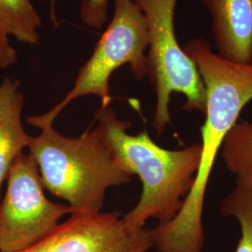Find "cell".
Here are the masks:
<instances>
[{
  "instance_id": "obj_6",
  "label": "cell",
  "mask_w": 252,
  "mask_h": 252,
  "mask_svg": "<svg viewBox=\"0 0 252 252\" xmlns=\"http://www.w3.org/2000/svg\"><path fill=\"white\" fill-rule=\"evenodd\" d=\"M6 195L0 205V252H17L54 232L69 206L46 198L38 166L30 154L21 153L8 175Z\"/></svg>"
},
{
  "instance_id": "obj_14",
  "label": "cell",
  "mask_w": 252,
  "mask_h": 252,
  "mask_svg": "<svg viewBox=\"0 0 252 252\" xmlns=\"http://www.w3.org/2000/svg\"><path fill=\"white\" fill-rule=\"evenodd\" d=\"M8 34L0 28V68H6L17 62V53L10 45Z\"/></svg>"
},
{
  "instance_id": "obj_8",
  "label": "cell",
  "mask_w": 252,
  "mask_h": 252,
  "mask_svg": "<svg viewBox=\"0 0 252 252\" xmlns=\"http://www.w3.org/2000/svg\"><path fill=\"white\" fill-rule=\"evenodd\" d=\"M210 14L220 56L252 63V0H200Z\"/></svg>"
},
{
  "instance_id": "obj_9",
  "label": "cell",
  "mask_w": 252,
  "mask_h": 252,
  "mask_svg": "<svg viewBox=\"0 0 252 252\" xmlns=\"http://www.w3.org/2000/svg\"><path fill=\"white\" fill-rule=\"evenodd\" d=\"M19 87L20 81L8 77L0 83V191L12 162L32 138L22 125L25 99Z\"/></svg>"
},
{
  "instance_id": "obj_2",
  "label": "cell",
  "mask_w": 252,
  "mask_h": 252,
  "mask_svg": "<svg viewBox=\"0 0 252 252\" xmlns=\"http://www.w3.org/2000/svg\"><path fill=\"white\" fill-rule=\"evenodd\" d=\"M94 119L101 136L126 171L142 182L138 203L123 218L134 229L144 228L150 219L167 222L180 212L198 170L201 146L167 150L156 144L147 130L127 134L132 124L122 121L110 108H98Z\"/></svg>"
},
{
  "instance_id": "obj_1",
  "label": "cell",
  "mask_w": 252,
  "mask_h": 252,
  "mask_svg": "<svg viewBox=\"0 0 252 252\" xmlns=\"http://www.w3.org/2000/svg\"><path fill=\"white\" fill-rule=\"evenodd\" d=\"M194 62L207 94L198 170L180 212L151 230L159 252H203L205 196L217 156L226 135L252 100V63L229 61L212 51L205 38L194 37L182 47Z\"/></svg>"
},
{
  "instance_id": "obj_13",
  "label": "cell",
  "mask_w": 252,
  "mask_h": 252,
  "mask_svg": "<svg viewBox=\"0 0 252 252\" xmlns=\"http://www.w3.org/2000/svg\"><path fill=\"white\" fill-rule=\"evenodd\" d=\"M45 1V0H37ZM51 16L56 21L55 0H51ZM108 0H85L81 3L80 16L82 23L94 29H100L108 20Z\"/></svg>"
},
{
  "instance_id": "obj_7",
  "label": "cell",
  "mask_w": 252,
  "mask_h": 252,
  "mask_svg": "<svg viewBox=\"0 0 252 252\" xmlns=\"http://www.w3.org/2000/svg\"><path fill=\"white\" fill-rule=\"evenodd\" d=\"M151 230L134 229L119 213L79 214L31 247L17 252H147Z\"/></svg>"
},
{
  "instance_id": "obj_4",
  "label": "cell",
  "mask_w": 252,
  "mask_h": 252,
  "mask_svg": "<svg viewBox=\"0 0 252 252\" xmlns=\"http://www.w3.org/2000/svg\"><path fill=\"white\" fill-rule=\"evenodd\" d=\"M149 32L144 14L134 0H115L114 13L88 61L78 73L74 86L60 103L44 114L27 119L31 126L43 129L53 126L55 119L69 103L85 95H96L101 107L112 102L109 79L119 67L129 64L135 80L147 76Z\"/></svg>"
},
{
  "instance_id": "obj_3",
  "label": "cell",
  "mask_w": 252,
  "mask_h": 252,
  "mask_svg": "<svg viewBox=\"0 0 252 252\" xmlns=\"http://www.w3.org/2000/svg\"><path fill=\"white\" fill-rule=\"evenodd\" d=\"M28 145L44 189L69 203L73 214L99 213L106 190L128 184L132 175L116 159L95 128L77 137L41 129Z\"/></svg>"
},
{
  "instance_id": "obj_5",
  "label": "cell",
  "mask_w": 252,
  "mask_h": 252,
  "mask_svg": "<svg viewBox=\"0 0 252 252\" xmlns=\"http://www.w3.org/2000/svg\"><path fill=\"white\" fill-rule=\"evenodd\" d=\"M144 14L148 32L147 76L156 94L153 127L162 135L171 123L169 105L173 93L186 97L183 109L205 115L207 94L194 62L180 45L175 31L178 0H134Z\"/></svg>"
},
{
  "instance_id": "obj_11",
  "label": "cell",
  "mask_w": 252,
  "mask_h": 252,
  "mask_svg": "<svg viewBox=\"0 0 252 252\" xmlns=\"http://www.w3.org/2000/svg\"><path fill=\"white\" fill-rule=\"evenodd\" d=\"M42 20L30 0H0V28L27 44H37Z\"/></svg>"
},
{
  "instance_id": "obj_10",
  "label": "cell",
  "mask_w": 252,
  "mask_h": 252,
  "mask_svg": "<svg viewBox=\"0 0 252 252\" xmlns=\"http://www.w3.org/2000/svg\"><path fill=\"white\" fill-rule=\"evenodd\" d=\"M226 168L236 177V185L252 187V123L237 122L220 150Z\"/></svg>"
},
{
  "instance_id": "obj_12",
  "label": "cell",
  "mask_w": 252,
  "mask_h": 252,
  "mask_svg": "<svg viewBox=\"0 0 252 252\" xmlns=\"http://www.w3.org/2000/svg\"><path fill=\"white\" fill-rule=\"evenodd\" d=\"M220 213L235 218L241 237L234 252H252V187L236 185L220 204Z\"/></svg>"
}]
</instances>
